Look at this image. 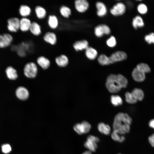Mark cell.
Segmentation results:
<instances>
[{
	"instance_id": "1",
	"label": "cell",
	"mask_w": 154,
	"mask_h": 154,
	"mask_svg": "<svg viewBox=\"0 0 154 154\" xmlns=\"http://www.w3.org/2000/svg\"><path fill=\"white\" fill-rule=\"evenodd\" d=\"M132 121L131 118L127 114L119 113L114 118L113 124V130L121 135L127 133L130 131Z\"/></svg>"
},
{
	"instance_id": "2",
	"label": "cell",
	"mask_w": 154,
	"mask_h": 154,
	"mask_svg": "<svg viewBox=\"0 0 154 154\" xmlns=\"http://www.w3.org/2000/svg\"><path fill=\"white\" fill-rule=\"evenodd\" d=\"M106 85L108 91L113 93L119 92L122 88L117 75L114 74H111L108 76Z\"/></svg>"
},
{
	"instance_id": "3",
	"label": "cell",
	"mask_w": 154,
	"mask_h": 154,
	"mask_svg": "<svg viewBox=\"0 0 154 154\" xmlns=\"http://www.w3.org/2000/svg\"><path fill=\"white\" fill-rule=\"evenodd\" d=\"M38 71L37 65L33 62L27 63L24 68L25 75L29 78H32L35 77L37 75Z\"/></svg>"
},
{
	"instance_id": "4",
	"label": "cell",
	"mask_w": 154,
	"mask_h": 154,
	"mask_svg": "<svg viewBox=\"0 0 154 154\" xmlns=\"http://www.w3.org/2000/svg\"><path fill=\"white\" fill-rule=\"evenodd\" d=\"M99 141V139L98 137L90 135L87 137L84 146L91 152H95L97 148V144Z\"/></svg>"
},
{
	"instance_id": "5",
	"label": "cell",
	"mask_w": 154,
	"mask_h": 154,
	"mask_svg": "<svg viewBox=\"0 0 154 154\" xmlns=\"http://www.w3.org/2000/svg\"><path fill=\"white\" fill-rule=\"evenodd\" d=\"M91 127L89 123L86 121H83L80 123H77L74 126L75 131L79 135H82L88 133Z\"/></svg>"
},
{
	"instance_id": "6",
	"label": "cell",
	"mask_w": 154,
	"mask_h": 154,
	"mask_svg": "<svg viewBox=\"0 0 154 154\" xmlns=\"http://www.w3.org/2000/svg\"><path fill=\"white\" fill-rule=\"evenodd\" d=\"M7 28L12 33H16L19 30L20 19L17 17H12L7 20Z\"/></svg>"
},
{
	"instance_id": "7",
	"label": "cell",
	"mask_w": 154,
	"mask_h": 154,
	"mask_svg": "<svg viewBox=\"0 0 154 154\" xmlns=\"http://www.w3.org/2000/svg\"><path fill=\"white\" fill-rule=\"evenodd\" d=\"M126 7L124 3L119 2L116 3L110 9V13L113 16H119L123 15L125 12Z\"/></svg>"
},
{
	"instance_id": "8",
	"label": "cell",
	"mask_w": 154,
	"mask_h": 154,
	"mask_svg": "<svg viewBox=\"0 0 154 154\" xmlns=\"http://www.w3.org/2000/svg\"><path fill=\"white\" fill-rule=\"evenodd\" d=\"M127 57V54L125 52L120 50L116 51L109 57L110 64L124 60Z\"/></svg>"
},
{
	"instance_id": "9",
	"label": "cell",
	"mask_w": 154,
	"mask_h": 154,
	"mask_svg": "<svg viewBox=\"0 0 154 154\" xmlns=\"http://www.w3.org/2000/svg\"><path fill=\"white\" fill-rule=\"evenodd\" d=\"M110 33V28L108 25L105 24L98 25L94 29V34L98 37H101L104 35H109Z\"/></svg>"
},
{
	"instance_id": "10",
	"label": "cell",
	"mask_w": 154,
	"mask_h": 154,
	"mask_svg": "<svg viewBox=\"0 0 154 154\" xmlns=\"http://www.w3.org/2000/svg\"><path fill=\"white\" fill-rule=\"evenodd\" d=\"M13 40V36L8 33L0 34V48H4L9 46Z\"/></svg>"
},
{
	"instance_id": "11",
	"label": "cell",
	"mask_w": 154,
	"mask_h": 154,
	"mask_svg": "<svg viewBox=\"0 0 154 154\" xmlns=\"http://www.w3.org/2000/svg\"><path fill=\"white\" fill-rule=\"evenodd\" d=\"M74 5L77 11L80 13L86 11L89 6V3L86 0H76L74 2Z\"/></svg>"
},
{
	"instance_id": "12",
	"label": "cell",
	"mask_w": 154,
	"mask_h": 154,
	"mask_svg": "<svg viewBox=\"0 0 154 154\" xmlns=\"http://www.w3.org/2000/svg\"><path fill=\"white\" fill-rule=\"evenodd\" d=\"M44 41L52 45H55L57 42V36L55 33L52 32L48 31L43 36Z\"/></svg>"
},
{
	"instance_id": "13",
	"label": "cell",
	"mask_w": 154,
	"mask_h": 154,
	"mask_svg": "<svg viewBox=\"0 0 154 154\" xmlns=\"http://www.w3.org/2000/svg\"><path fill=\"white\" fill-rule=\"evenodd\" d=\"M73 46L76 51L86 50L89 47L88 41L85 39L78 40L75 41L73 44Z\"/></svg>"
},
{
	"instance_id": "14",
	"label": "cell",
	"mask_w": 154,
	"mask_h": 154,
	"mask_svg": "<svg viewBox=\"0 0 154 154\" xmlns=\"http://www.w3.org/2000/svg\"><path fill=\"white\" fill-rule=\"evenodd\" d=\"M16 94L19 99L22 100H26L29 96V93L27 89L23 86H20L17 88Z\"/></svg>"
},
{
	"instance_id": "15",
	"label": "cell",
	"mask_w": 154,
	"mask_h": 154,
	"mask_svg": "<svg viewBox=\"0 0 154 154\" xmlns=\"http://www.w3.org/2000/svg\"><path fill=\"white\" fill-rule=\"evenodd\" d=\"M32 22L27 17H22L20 19L19 30L23 32L29 31Z\"/></svg>"
},
{
	"instance_id": "16",
	"label": "cell",
	"mask_w": 154,
	"mask_h": 154,
	"mask_svg": "<svg viewBox=\"0 0 154 154\" xmlns=\"http://www.w3.org/2000/svg\"><path fill=\"white\" fill-rule=\"evenodd\" d=\"M97 9V15L98 17H102L105 16L107 13V10L105 4L101 1H98L96 3Z\"/></svg>"
},
{
	"instance_id": "17",
	"label": "cell",
	"mask_w": 154,
	"mask_h": 154,
	"mask_svg": "<svg viewBox=\"0 0 154 154\" xmlns=\"http://www.w3.org/2000/svg\"><path fill=\"white\" fill-rule=\"evenodd\" d=\"M55 62L58 66L64 67L66 66L68 64L69 59L66 55L62 54L55 58Z\"/></svg>"
},
{
	"instance_id": "18",
	"label": "cell",
	"mask_w": 154,
	"mask_h": 154,
	"mask_svg": "<svg viewBox=\"0 0 154 154\" xmlns=\"http://www.w3.org/2000/svg\"><path fill=\"white\" fill-rule=\"evenodd\" d=\"M132 76L133 79L137 82L143 81L145 79V74L138 70L136 68H135L132 72Z\"/></svg>"
},
{
	"instance_id": "19",
	"label": "cell",
	"mask_w": 154,
	"mask_h": 154,
	"mask_svg": "<svg viewBox=\"0 0 154 154\" xmlns=\"http://www.w3.org/2000/svg\"><path fill=\"white\" fill-rule=\"evenodd\" d=\"M37 61L38 64L43 69H48L50 66V60L44 56H39L37 59Z\"/></svg>"
},
{
	"instance_id": "20",
	"label": "cell",
	"mask_w": 154,
	"mask_h": 154,
	"mask_svg": "<svg viewBox=\"0 0 154 154\" xmlns=\"http://www.w3.org/2000/svg\"><path fill=\"white\" fill-rule=\"evenodd\" d=\"M47 23L49 27L52 29H54L57 28L59 22L57 17L55 15L51 14L48 15Z\"/></svg>"
},
{
	"instance_id": "21",
	"label": "cell",
	"mask_w": 154,
	"mask_h": 154,
	"mask_svg": "<svg viewBox=\"0 0 154 154\" xmlns=\"http://www.w3.org/2000/svg\"><path fill=\"white\" fill-rule=\"evenodd\" d=\"M19 12L22 17H27L31 15V9L27 5L22 4L19 7Z\"/></svg>"
},
{
	"instance_id": "22",
	"label": "cell",
	"mask_w": 154,
	"mask_h": 154,
	"mask_svg": "<svg viewBox=\"0 0 154 154\" xmlns=\"http://www.w3.org/2000/svg\"><path fill=\"white\" fill-rule=\"evenodd\" d=\"M29 31L35 36H38L42 33L41 28L38 23L35 21L32 22Z\"/></svg>"
},
{
	"instance_id": "23",
	"label": "cell",
	"mask_w": 154,
	"mask_h": 154,
	"mask_svg": "<svg viewBox=\"0 0 154 154\" xmlns=\"http://www.w3.org/2000/svg\"><path fill=\"white\" fill-rule=\"evenodd\" d=\"M85 54L89 59L94 60L97 56L98 53L95 49L89 46L85 50Z\"/></svg>"
},
{
	"instance_id": "24",
	"label": "cell",
	"mask_w": 154,
	"mask_h": 154,
	"mask_svg": "<svg viewBox=\"0 0 154 154\" xmlns=\"http://www.w3.org/2000/svg\"><path fill=\"white\" fill-rule=\"evenodd\" d=\"M35 11L36 15L38 19H43L46 15L47 12L46 9L41 6L38 5L36 6Z\"/></svg>"
},
{
	"instance_id": "25",
	"label": "cell",
	"mask_w": 154,
	"mask_h": 154,
	"mask_svg": "<svg viewBox=\"0 0 154 154\" xmlns=\"http://www.w3.org/2000/svg\"><path fill=\"white\" fill-rule=\"evenodd\" d=\"M98 129L100 132L105 135H109L111 131V128L110 126L102 122H100L98 123Z\"/></svg>"
},
{
	"instance_id": "26",
	"label": "cell",
	"mask_w": 154,
	"mask_h": 154,
	"mask_svg": "<svg viewBox=\"0 0 154 154\" xmlns=\"http://www.w3.org/2000/svg\"><path fill=\"white\" fill-rule=\"evenodd\" d=\"M132 25L135 29L143 27L144 23L141 17L139 15H137L132 20Z\"/></svg>"
},
{
	"instance_id": "27",
	"label": "cell",
	"mask_w": 154,
	"mask_h": 154,
	"mask_svg": "<svg viewBox=\"0 0 154 154\" xmlns=\"http://www.w3.org/2000/svg\"><path fill=\"white\" fill-rule=\"evenodd\" d=\"M5 71L7 76L10 79L15 80L17 78L16 70L12 67H7Z\"/></svg>"
},
{
	"instance_id": "28",
	"label": "cell",
	"mask_w": 154,
	"mask_h": 154,
	"mask_svg": "<svg viewBox=\"0 0 154 154\" xmlns=\"http://www.w3.org/2000/svg\"><path fill=\"white\" fill-rule=\"evenodd\" d=\"M59 12L61 15L65 18H69L72 13V11L70 8L64 5L60 7Z\"/></svg>"
},
{
	"instance_id": "29",
	"label": "cell",
	"mask_w": 154,
	"mask_h": 154,
	"mask_svg": "<svg viewBox=\"0 0 154 154\" xmlns=\"http://www.w3.org/2000/svg\"><path fill=\"white\" fill-rule=\"evenodd\" d=\"M131 93L137 101H142L144 98V92L140 89L135 88L132 90Z\"/></svg>"
},
{
	"instance_id": "30",
	"label": "cell",
	"mask_w": 154,
	"mask_h": 154,
	"mask_svg": "<svg viewBox=\"0 0 154 154\" xmlns=\"http://www.w3.org/2000/svg\"><path fill=\"white\" fill-rule=\"evenodd\" d=\"M112 104L114 106H116L121 105L123 103V101L121 98L118 95H112L110 98Z\"/></svg>"
},
{
	"instance_id": "31",
	"label": "cell",
	"mask_w": 154,
	"mask_h": 154,
	"mask_svg": "<svg viewBox=\"0 0 154 154\" xmlns=\"http://www.w3.org/2000/svg\"><path fill=\"white\" fill-rule=\"evenodd\" d=\"M99 63L102 65H107L110 64L109 57L106 54H101L98 57Z\"/></svg>"
},
{
	"instance_id": "32",
	"label": "cell",
	"mask_w": 154,
	"mask_h": 154,
	"mask_svg": "<svg viewBox=\"0 0 154 154\" xmlns=\"http://www.w3.org/2000/svg\"><path fill=\"white\" fill-rule=\"evenodd\" d=\"M112 138L114 140L119 142H122L125 140V137L116 131L113 130L111 135Z\"/></svg>"
},
{
	"instance_id": "33",
	"label": "cell",
	"mask_w": 154,
	"mask_h": 154,
	"mask_svg": "<svg viewBox=\"0 0 154 154\" xmlns=\"http://www.w3.org/2000/svg\"><path fill=\"white\" fill-rule=\"evenodd\" d=\"M136 68L145 74L149 73L151 71V69L149 66L147 64L144 63L138 64Z\"/></svg>"
},
{
	"instance_id": "34",
	"label": "cell",
	"mask_w": 154,
	"mask_h": 154,
	"mask_svg": "<svg viewBox=\"0 0 154 154\" xmlns=\"http://www.w3.org/2000/svg\"><path fill=\"white\" fill-rule=\"evenodd\" d=\"M125 100L128 103L134 104L137 102V100L131 92H126L125 94Z\"/></svg>"
},
{
	"instance_id": "35",
	"label": "cell",
	"mask_w": 154,
	"mask_h": 154,
	"mask_svg": "<svg viewBox=\"0 0 154 154\" xmlns=\"http://www.w3.org/2000/svg\"><path fill=\"white\" fill-rule=\"evenodd\" d=\"M106 44L109 47L113 48L117 44V41L115 37L112 35L111 36L106 40Z\"/></svg>"
},
{
	"instance_id": "36",
	"label": "cell",
	"mask_w": 154,
	"mask_h": 154,
	"mask_svg": "<svg viewBox=\"0 0 154 154\" xmlns=\"http://www.w3.org/2000/svg\"><path fill=\"white\" fill-rule=\"evenodd\" d=\"M138 12L140 14H144L147 12V9L146 6L143 3H140L137 7Z\"/></svg>"
},
{
	"instance_id": "37",
	"label": "cell",
	"mask_w": 154,
	"mask_h": 154,
	"mask_svg": "<svg viewBox=\"0 0 154 154\" xmlns=\"http://www.w3.org/2000/svg\"><path fill=\"white\" fill-rule=\"evenodd\" d=\"M144 38L145 41L148 44H154V33H151L146 35Z\"/></svg>"
},
{
	"instance_id": "38",
	"label": "cell",
	"mask_w": 154,
	"mask_h": 154,
	"mask_svg": "<svg viewBox=\"0 0 154 154\" xmlns=\"http://www.w3.org/2000/svg\"><path fill=\"white\" fill-rule=\"evenodd\" d=\"M2 151L4 153H9L11 150L10 145L8 144L3 145L1 146Z\"/></svg>"
},
{
	"instance_id": "39",
	"label": "cell",
	"mask_w": 154,
	"mask_h": 154,
	"mask_svg": "<svg viewBox=\"0 0 154 154\" xmlns=\"http://www.w3.org/2000/svg\"><path fill=\"white\" fill-rule=\"evenodd\" d=\"M148 140L151 146L154 147V133L149 137Z\"/></svg>"
},
{
	"instance_id": "40",
	"label": "cell",
	"mask_w": 154,
	"mask_h": 154,
	"mask_svg": "<svg viewBox=\"0 0 154 154\" xmlns=\"http://www.w3.org/2000/svg\"><path fill=\"white\" fill-rule=\"evenodd\" d=\"M149 125L151 127L154 129V119L151 120L149 122Z\"/></svg>"
},
{
	"instance_id": "41",
	"label": "cell",
	"mask_w": 154,
	"mask_h": 154,
	"mask_svg": "<svg viewBox=\"0 0 154 154\" xmlns=\"http://www.w3.org/2000/svg\"><path fill=\"white\" fill-rule=\"evenodd\" d=\"M82 154H92L91 151H86L83 152Z\"/></svg>"
},
{
	"instance_id": "42",
	"label": "cell",
	"mask_w": 154,
	"mask_h": 154,
	"mask_svg": "<svg viewBox=\"0 0 154 154\" xmlns=\"http://www.w3.org/2000/svg\"></svg>"
}]
</instances>
